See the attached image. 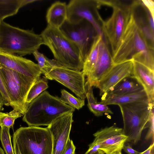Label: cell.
<instances>
[{
  "label": "cell",
  "mask_w": 154,
  "mask_h": 154,
  "mask_svg": "<svg viewBox=\"0 0 154 154\" xmlns=\"http://www.w3.org/2000/svg\"><path fill=\"white\" fill-rule=\"evenodd\" d=\"M32 54L38 62V64L42 72V74L44 75L52 68L51 60L48 58L43 54L37 50Z\"/></svg>",
  "instance_id": "obj_29"
},
{
  "label": "cell",
  "mask_w": 154,
  "mask_h": 154,
  "mask_svg": "<svg viewBox=\"0 0 154 154\" xmlns=\"http://www.w3.org/2000/svg\"><path fill=\"white\" fill-rule=\"evenodd\" d=\"M86 97L88 100V107L95 116L99 117L105 114H113L107 105L97 101L94 95L92 87L86 88Z\"/></svg>",
  "instance_id": "obj_23"
},
{
  "label": "cell",
  "mask_w": 154,
  "mask_h": 154,
  "mask_svg": "<svg viewBox=\"0 0 154 154\" xmlns=\"http://www.w3.org/2000/svg\"><path fill=\"white\" fill-rule=\"evenodd\" d=\"M154 107H153L152 109L150 117L149 122L148 126L149 129L146 137V140L152 138L153 141H154Z\"/></svg>",
  "instance_id": "obj_31"
},
{
  "label": "cell",
  "mask_w": 154,
  "mask_h": 154,
  "mask_svg": "<svg viewBox=\"0 0 154 154\" xmlns=\"http://www.w3.org/2000/svg\"><path fill=\"white\" fill-rule=\"evenodd\" d=\"M83 19L89 22L97 34L103 38L101 26L97 22L95 0H72L67 5V20L69 21L74 23Z\"/></svg>",
  "instance_id": "obj_12"
},
{
  "label": "cell",
  "mask_w": 154,
  "mask_h": 154,
  "mask_svg": "<svg viewBox=\"0 0 154 154\" xmlns=\"http://www.w3.org/2000/svg\"><path fill=\"white\" fill-rule=\"evenodd\" d=\"M133 70L132 60L114 64L98 83L97 88L100 90V95L109 93L123 79L133 76Z\"/></svg>",
  "instance_id": "obj_14"
},
{
  "label": "cell",
  "mask_w": 154,
  "mask_h": 154,
  "mask_svg": "<svg viewBox=\"0 0 154 154\" xmlns=\"http://www.w3.org/2000/svg\"><path fill=\"white\" fill-rule=\"evenodd\" d=\"M132 75L143 87L149 102L154 103V71L133 60Z\"/></svg>",
  "instance_id": "obj_17"
},
{
  "label": "cell",
  "mask_w": 154,
  "mask_h": 154,
  "mask_svg": "<svg viewBox=\"0 0 154 154\" xmlns=\"http://www.w3.org/2000/svg\"><path fill=\"white\" fill-rule=\"evenodd\" d=\"M59 29L77 46L84 62L97 34L92 25L85 19L74 23L66 19Z\"/></svg>",
  "instance_id": "obj_9"
},
{
  "label": "cell",
  "mask_w": 154,
  "mask_h": 154,
  "mask_svg": "<svg viewBox=\"0 0 154 154\" xmlns=\"http://www.w3.org/2000/svg\"><path fill=\"white\" fill-rule=\"evenodd\" d=\"M0 92L2 97L4 105L6 106H11L12 105L10 98L8 93L2 76L0 72Z\"/></svg>",
  "instance_id": "obj_30"
},
{
  "label": "cell",
  "mask_w": 154,
  "mask_h": 154,
  "mask_svg": "<svg viewBox=\"0 0 154 154\" xmlns=\"http://www.w3.org/2000/svg\"><path fill=\"white\" fill-rule=\"evenodd\" d=\"M75 110L60 97L45 91L28 104L22 120L29 126H48L60 117Z\"/></svg>",
  "instance_id": "obj_1"
},
{
  "label": "cell",
  "mask_w": 154,
  "mask_h": 154,
  "mask_svg": "<svg viewBox=\"0 0 154 154\" xmlns=\"http://www.w3.org/2000/svg\"><path fill=\"white\" fill-rule=\"evenodd\" d=\"M133 14L140 33L149 47L154 49V31L149 26L147 19L146 20L142 16H137L134 12Z\"/></svg>",
  "instance_id": "obj_24"
},
{
  "label": "cell",
  "mask_w": 154,
  "mask_h": 154,
  "mask_svg": "<svg viewBox=\"0 0 154 154\" xmlns=\"http://www.w3.org/2000/svg\"><path fill=\"white\" fill-rule=\"evenodd\" d=\"M10 128L3 126L0 128V139L6 154H14L10 134Z\"/></svg>",
  "instance_id": "obj_28"
},
{
  "label": "cell",
  "mask_w": 154,
  "mask_h": 154,
  "mask_svg": "<svg viewBox=\"0 0 154 154\" xmlns=\"http://www.w3.org/2000/svg\"><path fill=\"white\" fill-rule=\"evenodd\" d=\"M143 90L141 85L133 76H131L123 79L108 93L121 95L135 93Z\"/></svg>",
  "instance_id": "obj_20"
},
{
  "label": "cell",
  "mask_w": 154,
  "mask_h": 154,
  "mask_svg": "<svg viewBox=\"0 0 154 154\" xmlns=\"http://www.w3.org/2000/svg\"><path fill=\"white\" fill-rule=\"evenodd\" d=\"M0 154H5L3 150L0 146Z\"/></svg>",
  "instance_id": "obj_38"
},
{
  "label": "cell",
  "mask_w": 154,
  "mask_h": 154,
  "mask_svg": "<svg viewBox=\"0 0 154 154\" xmlns=\"http://www.w3.org/2000/svg\"><path fill=\"white\" fill-rule=\"evenodd\" d=\"M118 106L123 121V132L127 137L126 142L135 144L140 140L143 130L147 126L154 103L147 100Z\"/></svg>",
  "instance_id": "obj_5"
},
{
  "label": "cell",
  "mask_w": 154,
  "mask_h": 154,
  "mask_svg": "<svg viewBox=\"0 0 154 154\" xmlns=\"http://www.w3.org/2000/svg\"><path fill=\"white\" fill-rule=\"evenodd\" d=\"M114 154H122L121 153V151L117 152Z\"/></svg>",
  "instance_id": "obj_40"
},
{
  "label": "cell",
  "mask_w": 154,
  "mask_h": 154,
  "mask_svg": "<svg viewBox=\"0 0 154 154\" xmlns=\"http://www.w3.org/2000/svg\"><path fill=\"white\" fill-rule=\"evenodd\" d=\"M48 87V82L45 79L37 80L30 89L27 94L26 102L28 105L34 99Z\"/></svg>",
  "instance_id": "obj_25"
},
{
  "label": "cell",
  "mask_w": 154,
  "mask_h": 154,
  "mask_svg": "<svg viewBox=\"0 0 154 154\" xmlns=\"http://www.w3.org/2000/svg\"><path fill=\"white\" fill-rule=\"evenodd\" d=\"M0 65L37 80L42 74L38 64L21 56L1 51Z\"/></svg>",
  "instance_id": "obj_15"
},
{
  "label": "cell",
  "mask_w": 154,
  "mask_h": 154,
  "mask_svg": "<svg viewBox=\"0 0 154 154\" xmlns=\"http://www.w3.org/2000/svg\"><path fill=\"white\" fill-rule=\"evenodd\" d=\"M111 55L105 41L101 40L100 45L98 59L94 67L87 76L85 82L86 88H97L101 78L113 65Z\"/></svg>",
  "instance_id": "obj_16"
},
{
  "label": "cell",
  "mask_w": 154,
  "mask_h": 154,
  "mask_svg": "<svg viewBox=\"0 0 154 154\" xmlns=\"http://www.w3.org/2000/svg\"><path fill=\"white\" fill-rule=\"evenodd\" d=\"M104 153L102 151L98 149L95 152L91 154H104Z\"/></svg>",
  "instance_id": "obj_37"
},
{
  "label": "cell",
  "mask_w": 154,
  "mask_h": 154,
  "mask_svg": "<svg viewBox=\"0 0 154 154\" xmlns=\"http://www.w3.org/2000/svg\"><path fill=\"white\" fill-rule=\"evenodd\" d=\"M154 51L142 36L136 23L133 10L119 47L112 56L114 64L132 60Z\"/></svg>",
  "instance_id": "obj_6"
},
{
  "label": "cell",
  "mask_w": 154,
  "mask_h": 154,
  "mask_svg": "<svg viewBox=\"0 0 154 154\" xmlns=\"http://www.w3.org/2000/svg\"><path fill=\"white\" fill-rule=\"evenodd\" d=\"M46 19L48 25L59 29L67 19V5L65 2L57 1L48 9Z\"/></svg>",
  "instance_id": "obj_19"
},
{
  "label": "cell",
  "mask_w": 154,
  "mask_h": 154,
  "mask_svg": "<svg viewBox=\"0 0 154 154\" xmlns=\"http://www.w3.org/2000/svg\"><path fill=\"white\" fill-rule=\"evenodd\" d=\"M75 146L72 140L69 138L67 141L63 154H75Z\"/></svg>",
  "instance_id": "obj_33"
},
{
  "label": "cell",
  "mask_w": 154,
  "mask_h": 154,
  "mask_svg": "<svg viewBox=\"0 0 154 154\" xmlns=\"http://www.w3.org/2000/svg\"><path fill=\"white\" fill-rule=\"evenodd\" d=\"M13 149L21 154H52L53 140L48 128L21 127L14 133Z\"/></svg>",
  "instance_id": "obj_4"
},
{
  "label": "cell",
  "mask_w": 154,
  "mask_h": 154,
  "mask_svg": "<svg viewBox=\"0 0 154 154\" xmlns=\"http://www.w3.org/2000/svg\"><path fill=\"white\" fill-rule=\"evenodd\" d=\"M61 93V100L71 107L79 110L85 105V100L75 97L65 89L62 90Z\"/></svg>",
  "instance_id": "obj_26"
},
{
  "label": "cell",
  "mask_w": 154,
  "mask_h": 154,
  "mask_svg": "<svg viewBox=\"0 0 154 154\" xmlns=\"http://www.w3.org/2000/svg\"><path fill=\"white\" fill-rule=\"evenodd\" d=\"M122 149L128 154H140V152L133 149L129 144L124 145Z\"/></svg>",
  "instance_id": "obj_34"
},
{
  "label": "cell",
  "mask_w": 154,
  "mask_h": 154,
  "mask_svg": "<svg viewBox=\"0 0 154 154\" xmlns=\"http://www.w3.org/2000/svg\"><path fill=\"white\" fill-rule=\"evenodd\" d=\"M154 142L152 143L149 147L143 152H140V154H154Z\"/></svg>",
  "instance_id": "obj_35"
},
{
  "label": "cell",
  "mask_w": 154,
  "mask_h": 154,
  "mask_svg": "<svg viewBox=\"0 0 154 154\" xmlns=\"http://www.w3.org/2000/svg\"><path fill=\"white\" fill-rule=\"evenodd\" d=\"M144 6L149 12L152 16L154 18V2L152 0H141Z\"/></svg>",
  "instance_id": "obj_32"
},
{
  "label": "cell",
  "mask_w": 154,
  "mask_h": 154,
  "mask_svg": "<svg viewBox=\"0 0 154 154\" xmlns=\"http://www.w3.org/2000/svg\"><path fill=\"white\" fill-rule=\"evenodd\" d=\"M40 35L43 44L50 49L55 60L69 69L82 70L84 62L79 48L59 29L48 25Z\"/></svg>",
  "instance_id": "obj_2"
},
{
  "label": "cell",
  "mask_w": 154,
  "mask_h": 154,
  "mask_svg": "<svg viewBox=\"0 0 154 154\" xmlns=\"http://www.w3.org/2000/svg\"><path fill=\"white\" fill-rule=\"evenodd\" d=\"M101 99L100 102L106 105H119L149 100L147 95L144 90L135 93L121 95H114L107 93L103 94Z\"/></svg>",
  "instance_id": "obj_18"
},
{
  "label": "cell",
  "mask_w": 154,
  "mask_h": 154,
  "mask_svg": "<svg viewBox=\"0 0 154 154\" xmlns=\"http://www.w3.org/2000/svg\"><path fill=\"white\" fill-rule=\"evenodd\" d=\"M23 115L14 109L9 112H0V127L5 126L13 128L15 120Z\"/></svg>",
  "instance_id": "obj_27"
},
{
  "label": "cell",
  "mask_w": 154,
  "mask_h": 154,
  "mask_svg": "<svg viewBox=\"0 0 154 154\" xmlns=\"http://www.w3.org/2000/svg\"><path fill=\"white\" fill-rule=\"evenodd\" d=\"M42 44L40 35L0 21V51L21 56L33 54Z\"/></svg>",
  "instance_id": "obj_3"
},
{
  "label": "cell",
  "mask_w": 154,
  "mask_h": 154,
  "mask_svg": "<svg viewBox=\"0 0 154 154\" xmlns=\"http://www.w3.org/2000/svg\"><path fill=\"white\" fill-rule=\"evenodd\" d=\"M14 154H21L18 151L13 150Z\"/></svg>",
  "instance_id": "obj_39"
},
{
  "label": "cell",
  "mask_w": 154,
  "mask_h": 154,
  "mask_svg": "<svg viewBox=\"0 0 154 154\" xmlns=\"http://www.w3.org/2000/svg\"><path fill=\"white\" fill-rule=\"evenodd\" d=\"M73 113L69 112L60 117L47 127L53 140L52 154H63L71 130Z\"/></svg>",
  "instance_id": "obj_13"
},
{
  "label": "cell",
  "mask_w": 154,
  "mask_h": 154,
  "mask_svg": "<svg viewBox=\"0 0 154 154\" xmlns=\"http://www.w3.org/2000/svg\"><path fill=\"white\" fill-rule=\"evenodd\" d=\"M133 2L127 5L120 1H112L111 15L101 23V29L110 45L112 56L120 44L132 12Z\"/></svg>",
  "instance_id": "obj_7"
},
{
  "label": "cell",
  "mask_w": 154,
  "mask_h": 154,
  "mask_svg": "<svg viewBox=\"0 0 154 154\" xmlns=\"http://www.w3.org/2000/svg\"><path fill=\"white\" fill-rule=\"evenodd\" d=\"M93 141L85 154H91L100 149L106 154H114L121 151L127 137L122 128L112 126L102 129L93 134Z\"/></svg>",
  "instance_id": "obj_10"
},
{
  "label": "cell",
  "mask_w": 154,
  "mask_h": 154,
  "mask_svg": "<svg viewBox=\"0 0 154 154\" xmlns=\"http://www.w3.org/2000/svg\"><path fill=\"white\" fill-rule=\"evenodd\" d=\"M4 105L3 99L2 95L0 92V111L3 110L4 108L3 106Z\"/></svg>",
  "instance_id": "obj_36"
},
{
  "label": "cell",
  "mask_w": 154,
  "mask_h": 154,
  "mask_svg": "<svg viewBox=\"0 0 154 154\" xmlns=\"http://www.w3.org/2000/svg\"><path fill=\"white\" fill-rule=\"evenodd\" d=\"M44 75V79L57 81L81 99L86 98L85 76L82 71L69 69L59 63Z\"/></svg>",
  "instance_id": "obj_11"
},
{
  "label": "cell",
  "mask_w": 154,
  "mask_h": 154,
  "mask_svg": "<svg viewBox=\"0 0 154 154\" xmlns=\"http://www.w3.org/2000/svg\"><path fill=\"white\" fill-rule=\"evenodd\" d=\"M0 72L12 103V107L23 115L28 105L26 98L31 88L38 80L0 65Z\"/></svg>",
  "instance_id": "obj_8"
},
{
  "label": "cell",
  "mask_w": 154,
  "mask_h": 154,
  "mask_svg": "<svg viewBox=\"0 0 154 154\" xmlns=\"http://www.w3.org/2000/svg\"><path fill=\"white\" fill-rule=\"evenodd\" d=\"M37 0H0V21L15 14L22 7Z\"/></svg>",
  "instance_id": "obj_21"
},
{
  "label": "cell",
  "mask_w": 154,
  "mask_h": 154,
  "mask_svg": "<svg viewBox=\"0 0 154 154\" xmlns=\"http://www.w3.org/2000/svg\"><path fill=\"white\" fill-rule=\"evenodd\" d=\"M103 38V37L98 34L94 38L90 51L84 62L82 71L85 76H88L96 65L99 57L100 44Z\"/></svg>",
  "instance_id": "obj_22"
}]
</instances>
